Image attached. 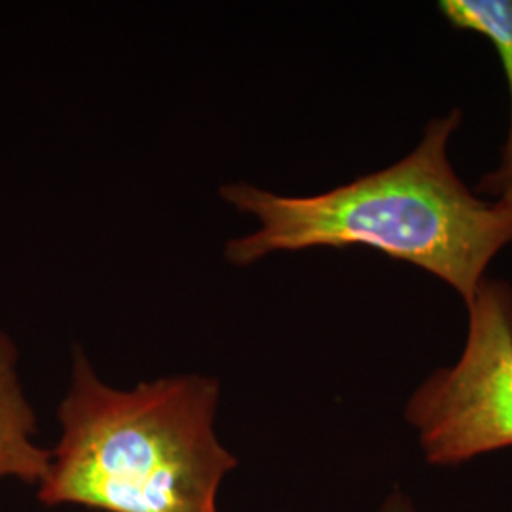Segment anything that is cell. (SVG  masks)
Listing matches in <instances>:
<instances>
[{
	"label": "cell",
	"mask_w": 512,
	"mask_h": 512,
	"mask_svg": "<svg viewBox=\"0 0 512 512\" xmlns=\"http://www.w3.org/2000/svg\"><path fill=\"white\" fill-rule=\"evenodd\" d=\"M18 348L0 329V480L16 478L40 486L52 463V450L38 446L37 414L18 374Z\"/></svg>",
	"instance_id": "cell-4"
},
{
	"label": "cell",
	"mask_w": 512,
	"mask_h": 512,
	"mask_svg": "<svg viewBox=\"0 0 512 512\" xmlns=\"http://www.w3.org/2000/svg\"><path fill=\"white\" fill-rule=\"evenodd\" d=\"M380 512H416L414 511V507H412V501L406 497V495L401 494L399 490H395L393 494L389 495L387 499H385L384 505H382V509Z\"/></svg>",
	"instance_id": "cell-6"
},
{
	"label": "cell",
	"mask_w": 512,
	"mask_h": 512,
	"mask_svg": "<svg viewBox=\"0 0 512 512\" xmlns=\"http://www.w3.org/2000/svg\"><path fill=\"white\" fill-rule=\"evenodd\" d=\"M440 14L450 25L488 38L507 78L511 122L501 152V164L480 181V190L497 194V202L512 207V0H442Z\"/></svg>",
	"instance_id": "cell-5"
},
{
	"label": "cell",
	"mask_w": 512,
	"mask_h": 512,
	"mask_svg": "<svg viewBox=\"0 0 512 512\" xmlns=\"http://www.w3.org/2000/svg\"><path fill=\"white\" fill-rule=\"evenodd\" d=\"M467 311L458 363L435 370L404 410L425 459L437 467L512 446L511 285L484 279Z\"/></svg>",
	"instance_id": "cell-3"
},
{
	"label": "cell",
	"mask_w": 512,
	"mask_h": 512,
	"mask_svg": "<svg viewBox=\"0 0 512 512\" xmlns=\"http://www.w3.org/2000/svg\"><path fill=\"white\" fill-rule=\"evenodd\" d=\"M459 122V110L433 118L403 160L323 194L222 186L220 198L258 224L226 243V260L245 268L275 253L363 245L439 277L469 306L490 262L512 243V207L480 200L459 179L448 158Z\"/></svg>",
	"instance_id": "cell-1"
},
{
	"label": "cell",
	"mask_w": 512,
	"mask_h": 512,
	"mask_svg": "<svg viewBox=\"0 0 512 512\" xmlns=\"http://www.w3.org/2000/svg\"><path fill=\"white\" fill-rule=\"evenodd\" d=\"M219 399V380L203 374L112 387L76 346L57 410L61 439L38 501L95 512H219L220 482L238 467L215 433Z\"/></svg>",
	"instance_id": "cell-2"
}]
</instances>
